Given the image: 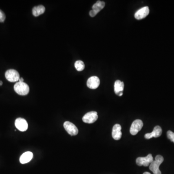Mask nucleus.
I'll return each mask as SVG.
<instances>
[{
    "label": "nucleus",
    "instance_id": "nucleus-2",
    "mask_svg": "<svg viewBox=\"0 0 174 174\" xmlns=\"http://www.w3.org/2000/svg\"><path fill=\"white\" fill-rule=\"evenodd\" d=\"M14 91L20 95H26L29 94L30 88L28 85L24 82H18L14 84Z\"/></svg>",
    "mask_w": 174,
    "mask_h": 174
},
{
    "label": "nucleus",
    "instance_id": "nucleus-16",
    "mask_svg": "<svg viewBox=\"0 0 174 174\" xmlns=\"http://www.w3.org/2000/svg\"><path fill=\"white\" fill-rule=\"evenodd\" d=\"M105 7V3L104 1H98L96 3H95L92 6V10L95 11L98 13L103 9Z\"/></svg>",
    "mask_w": 174,
    "mask_h": 174
},
{
    "label": "nucleus",
    "instance_id": "nucleus-20",
    "mask_svg": "<svg viewBox=\"0 0 174 174\" xmlns=\"http://www.w3.org/2000/svg\"><path fill=\"white\" fill-rule=\"evenodd\" d=\"M97 14V12H96V11L94 10H91L90 11V15L91 17H95Z\"/></svg>",
    "mask_w": 174,
    "mask_h": 174
},
{
    "label": "nucleus",
    "instance_id": "nucleus-18",
    "mask_svg": "<svg viewBox=\"0 0 174 174\" xmlns=\"http://www.w3.org/2000/svg\"><path fill=\"white\" fill-rule=\"evenodd\" d=\"M167 136L168 138L174 143V133L171 130H168L167 132Z\"/></svg>",
    "mask_w": 174,
    "mask_h": 174
},
{
    "label": "nucleus",
    "instance_id": "nucleus-22",
    "mask_svg": "<svg viewBox=\"0 0 174 174\" xmlns=\"http://www.w3.org/2000/svg\"><path fill=\"white\" fill-rule=\"evenodd\" d=\"M143 174H151L149 172H146L145 173H143Z\"/></svg>",
    "mask_w": 174,
    "mask_h": 174
},
{
    "label": "nucleus",
    "instance_id": "nucleus-3",
    "mask_svg": "<svg viewBox=\"0 0 174 174\" xmlns=\"http://www.w3.org/2000/svg\"><path fill=\"white\" fill-rule=\"evenodd\" d=\"M5 78L7 80L11 82H17L20 79V74L17 70L14 69H9L5 73Z\"/></svg>",
    "mask_w": 174,
    "mask_h": 174
},
{
    "label": "nucleus",
    "instance_id": "nucleus-4",
    "mask_svg": "<svg viewBox=\"0 0 174 174\" xmlns=\"http://www.w3.org/2000/svg\"><path fill=\"white\" fill-rule=\"evenodd\" d=\"M153 158L151 154L145 157H138L136 160V163L138 166H148L153 162Z\"/></svg>",
    "mask_w": 174,
    "mask_h": 174
},
{
    "label": "nucleus",
    "instance_id": "nucleus-19",
    "mask_svg": "<svg viewBox=\"0 0 174 174\" xmlns=\"http://www.w3.org/2000/svg\"><path fill=\"white\" fill-rule=\"evenodd\" d=\"M5 17H5L4 12L0 9V22H4L5 20Z\"/></svg>",
    "mask_w": 174,
    "mask_h": 174
},
{
    "label": "nucleus",
    "instance_id": "nucleus-10",
    "mask_svg": "<svg viewBox=\"0 0 174 174\" xmlns=\"http://www.w3.org/2000/svg\"><path fill=\"white\" fill-rule=\"evenodd\" d=\"M162 128L159 126H156L154 128L153 131L152 133H146L144 136V137L146 139H149L153 137L157 138V137H160L162 135Z\"/></svg>",
    "mask_w": 174,
    "mask_h": 174
},
{
    "label": "nucleus",
    "instance_id": "nucleus-9",
    "mask_svg": "<svg viewBox=\"0 0 174 174\" xmlns=\"http://www.w3.org/2000/svg\"><path fill=\"white\" fill-rule=\"evenodd\" d=\"M100 83V79L96 76L90 77L87 81V85L88 88L91 89H96L99 87Z\"/></svg>",
    "mask_w": 174,
    "mask_h": 174
},
{
    "label": "nucleus",
    "instance_id": "nucleus-17",
    "mask_svg": "<svg viewBox=\"0 0 174 174\" xmlns=\"http://www.w3.org/2000/svg\"><path fill=\"white\" fill-rule=\"evenodd\" d=\"M75 67L78 71H82L85 68V64L83 61L78 60L75 62Z\"/></svg>",
    "mask_w": 174,
    "mask_h": 174
},
{
    "label": "nucleus",
    "instance_id": "nucleus-7",
    "mask_svg": "<svg viewBox=\"0 0 174 174\" xmlns=\"http://www.w3.org/2000/svg\"><path fill=\"white\" fill-rule=\"evenodd\" d=\"M63 126L66 132L71 136H76L78 133L77 127L70 121H65L63 124Z\"/></svg>",
    "mask_w": 174,
    "mask_h": 174
},
{
    "label": "nucleus",
    "instance_id": "nucleus-21",
    "mask_svg": "<svg viewBox=\"0 0 174 174\" xmlns=\"http://www.w3.org/2000/svg\"><path fill=\"white\" fill-rule=\"evenodd\" d=\"M23 81H24V79L23 78H20L19 79V82H23Z\"/></svg>",
    "mask_w": 174,
    "mask_h": 174
},
{
    "label": "nucleus",
    "instance_id": "nucleus-1",
    "mask_svg": "<svg viewBox=\"0 0 174 174\" xmlns=\"http://www.w3.org/2000/svg\"><path fill=\"white\" fill-rule=\"evenodd\" d=\"M164 157L162 156L158 155L156 156L155 160L149 165V169L151 170L154 174H162L161 171L160 170V165L164 162Z\"/></svg>",
    "mask_w": 174,
    "mask_h": 174
},
{
    "label": "nucleus",
    "instance_id": "nucleus-15",
    "mask_svg": "<svg viewBox=\"0 0 174 174\" xmlns=\"http://www.w3.org/2000/svg\"><path fill=\"white\" fill-rule=\"evenodd\" d=\"M45 10H46V8L44 6L39 5L34 7L33 8L32 13L33 16L35 17H38L40 14H43L45 12Z\"/></svg>",
    "mask_w": 174,
    "mask_h": 174
},
{
    "label": "nucleus",
    "instance_id": "nucleus-13",
    "mask_svg": "<svg viewBox=\"0 0 174 174\" xmlns=\"http://www.w3.org/2000/svg\"><path fill=\"white\" fill-rule=\"evenodd\" d=\"M124 84L123 82L120 80L116 81L114 84V91L115 94L119 96H121L124 90Z\"/></svg>",
    "mask_w": 174,
    "mask_h": 174
},
{
    "label": "nucleus",
    "instance_id": "nucleus-11",
    "mask_svg": "<svg viewBox=\"0 0 174 174\" xmlns=\"http://www.w3.org/2000/svg\"><path fill=\"white\" fill-rule=\"evenodd\" d=\"M149 8L148 7H145L137 11L135 13V18L137 20L144 19L149 14Z\"/></svg>",
    "mask_w": 174,
    "mask_h": 174
},
{
    "label": "nucleus",
    "instance_id": "nucleus-8",
    "mask_svg": "<svg viewBox=\"0 0 174 174\" xmlns=\"http://www.w3.org/2000/svg\"><path fill=\"white\" fill-rule=\"evenodd\" d=\"M14 124L16 128L21 132H24L28 129V124L25 119L19 117L16 119Z\"/></svg>",
    "mask_w": 174,
    "mask_h": 174
},
{
    "label": "nucleus",
    "instance_id": "nucleus-12",
    "mask_svg": "<svg viewBox=\"0 0 174 174\" xmlns=\"http://www.w3.org/2000/svg\"><path fill=\"white\" fill-rule=\"evenodd\" d=\"M121 127L119 124H115L112 129V137L115 140H119L121 138L122 133L121 132Z\"/></svg>",
    "mask_w": 174,
    "mask_h": 174
},
{
    "label": "nucleus",
    "instance_id": "nucleus-14",
    "mask_svg": "<svg viewBox=\"0 0 174 174\" xmlns=\"http://www.w3.org/2000/svg\"><path fill=\"white\" fill-rule=\"evenodd\" d=\"M33 154L32 152H26L20 157V162L22 164H26L30 161L33 158Z\"/></svg>",
    "mask_w": 174,
    "mask_h": 174
},
{
    "label": "nucleus",
    "instance_id": "nucleus-23",
    "mask_svg": "<svg viewBox=\"0 0 174 174\" xmlns=\"http://www.w3.org/2000/svg\"><path fill=\"white\" fill-rule=\"evenodd\" d=\"M3 85V82L1 81H0V86H1Z\"/></svg>",
    "mask_w": 174,
    "mask_h": 174
},
{
    "label": "nucleus",
    "instance_id": "nucleus-6",
    "mask_svg": "<svg viewBox=\"0 0 174 174\" xmlns=\"http://www.w3.org/2000/svg\"><path fill=\"white\" fill-rule=\"evenodd\" d=\"M143 123L140 120H136L133 121L130 126V132L131 135L135 136L136 135L142 128Z\"/></svg>",
    "mask_w": 174,
    "mask_h": 174
},
{
    "label": "nucleus",
    "instance_id": "nucleus-5",
    "mask_svg": "<svg viewBox=\"0 0 174 174\" xmlns=\"http://www.w3.org/2000/svg\"><path fill=\"white\" fill-rule=\"evenodd\" d=\"M98 117L97 112L96 111H91L83 116L82 120L84 123L91 124L95 123L97 120Z\"/></svg>",
    "mask_w": 174,
    "mask_h": 174
}]
</instances>
